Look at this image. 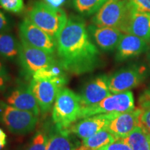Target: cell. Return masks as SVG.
<instances>
[{
    "label": "cell",
    "mask_w": 150,
    "mask_h": 150,
    "mask_svg": "<svg viewBox=\"0 0 150 150\" xmlns=\"http://www.w3.org/2000/svg\"><path fill=\"white\" fill-rule=\"evenodd\" d=\"M58 63L67 72L80 75L95 70L100 61V53L92 41L81 17L71 16L56 38Z\"/></svg>",
    "instance_id": "obj_1"
},
{
    "label": "cell",
    "mask_w": 150,
    "mask_h": 150,
    "mask_svg": "<svg viewBox=\"0 0 150 150\" xmlns=\"http://www.w3.org/2000/svg\"><path fill=\"white\" fill-rule=\"evenodd\" d=\"M27 18L56 40L68 20L66 13L61 8H56L41 1L33 4L28 11Z\"/></svg>",
    "instance_id": "obj_2"
},
{
    "label": "cell",
    "mask_w": 150,
    "mask_h": 150,
    "mask_svg": "<svg viewBox=\"0 0 150 150\" xmlns=\"http://www.w3.org/2000/svg\"><path fill=\"white\" fill-rule=\"evenodd\" d=\"M82 106L79 94L62 88L56 95L52 110V120L58 128L67 129L79 120Z\"/></svg>",
    "instance_id": "obj_3"
},
{
    "label": "cell",
    "mask_w": 150,
    "mask_h": 150,
    "mask_svg": "<svg viewBox=\"0 0 150 150\" xmlns=\"http://www.w3.org/2000/svg\"><path fill=\"white\" fill-rule=\"evenodd\" d=\"M131 8L127 0H107L92 18V23L99 27L119 29L127 33Z\"/></svg>",
    "instance_id": "obj_4"
},
{
    "label": "cell",
    "mask_w": 150,
    "mask_h": 150,
    "mask_svg": "<svg viewBox=\"0 0 150 150\" xmlns=\"http://www.w3.org/2000/svg\"><path fill=\"white\" fill-rule=\"evenodd\" d=\"M38 117L0 100V123L11 133L16 135L27 134L34 130Z\"/></svg>",
    "instance_id": "obj_5"
},
{
    "label": "cell",
    "mask_w": 150,
    "mask_h": 150,
    "mask_svg": "<svg viewBox=\"0 0 150 150\" xmlns=\"http://www.w3.org/2000/svg\"><path fill=\"white\" fill-rule=\"evenodd\" d=\"M134 99L132 92L110 95L97 104L81 108L79 120L99 114L122 113L134 110Z\"/></svg>",
    "instance_id": "obj_6"
},
{
    "label": "cell",
    "mask_w": 150,
    "mask_h": 150,
    "mask_svg": "<svg viewBox=\"0 0 150 150\" xmlns=\"http://www.w3.org/2000/svg\"><path fill=\"white\" fill-rule=\"evenodd\" d=\"M20 40L33 47L44 50L48 53H56V40L35 25L26 17L19 24Z\"/></svg>",
    "instance_id": "obj_7"
},
{
    "label": "cell",
    "mask_w": 150,
    "mask_h": 150,
    "mask_svg": "<svg viewBox=\"0 0 150 150\" xmlns=\"http://www.w3.org/2000/svg\"><path fill=\"white\" fill-rule=\"evenodd\" d=\"M18 59L26 72L33 74L35 72L58 63L53 54L29 45L20 40Z\"/></svg>",
    "instance_id": "obj_8"
},
{
    "label": "cell",
    "mask_w": 150,
    "mask_h": 150,
    "mask_svg": "<svg viewBox=\"0 0 150 150\" xmlns=\"http://www.w3.org/2000/svg\"><path fill=\"white\" fill-rule=\"evenodd\" d=\"M145 69L138 65L125 67L108 76V88L112 94L123 93L134 88L145 77Z\"/></svg>",
    "instance_id": "obj_9"
},
{
    "label": "cell",
    "mask_w": 150,
    "mask_h": 150,
    "mask_svg": "<svg viewBox=\"0 0 150 150\" xmlns=\"http://www.w3.org/2000/svg\"><path fill=\"white\" fill-rule=\"evenodd\" d=\"M31 91L36 99L40 112L45 114L51 110L55 99L61 90L51 80L33 78L30 83Z\"/></svg>",
    "instance_id": "obj_10"
},
{
    "label": "cell",
    "mask_w": 150,
    "mask_h": 150,
    "mask_svg": "<svg viewBox=\"0 0 150 150\" xmlns=\"http://www.w3.org/2000/svg\"><path fill=\"white\" fill-rule=\"evenodd\" d=\"M110 95L108 76L106 75L97 76L89 81L79 94L82 107L99 103Z\"/></svg>",
    "instance_id": "obj_11"
},
{
    "label": "cell",
    "mask_w": 150,
    "mask_h": 150,
    "mask_svg": "<svg viewBox=\"0 0 150 150\" xmlns=\"http://www.w3.org/2000/svg\"><path fill=\"white\" fill-rule=\"evenodd\" d=\"M117 113L99 114L82 118L67 129L71 134L81 139L89 138L107 127L110 120Z\"/></svg>",
    "instance_id": "obj_12"
},
{
    "label": "cell",
    "mask_w": 150,
    "mask_h": 150,
    "mask_svg": "<svg viewBox=\"0 0 150 150\" xmlns=\"http://www.w3.org/2000/svg\"><path fill=\"white\" fill-rule=\"evenodd\" d=\"M6 102L18 109L31 112L38 117L40 113V107L30 84H21L16 88L6 97Z\"/></svg>",
    "instance_id": "obj_13"
},
{
    "label": "cell",
    "mask_w": 150,
    "mask_h": 150,
    "mask_svg": "<svg viewBox=\"0 0 150 150\" xmlns=\"http://www.w3.org/2000/svg\"><path fill=\"white\" fill-rule=\"evenodd\" d=\"M139 108L128 112L117 113L108 122L106 129L117 139L125 138L131 131L139 126Z\"/></svg>",
    "instance_id": "obj_14"
},
{
    "label": "cell",
    "mask_w": 150,
    "mask_h": 150,
    "mask_svg": "<svg viewBox=\"0 0 150 150\" xmlns=\"http://www.w3.org/2000/svg\"><path fill=\"white\" fill-rule=\"evenodd\" d=\"M90 35L101 50L110 52L117 48L124 33L119 29L108 27H99L92 24L88 27Z\"/></svg>",
    "instance_id": "obj_15"
},
{
    "label": "cell",
    "mask_w": 150,
    "mask_h": 150,
    "mask_svg": "<svg viewBox=\"0 0 150 150\" xmlns=\"http://www.w3.org/2000/svg\"><path fill=\"white\" fill-rule=\"evenodd\" d=\"M147 43L131 33H124L117 47L115 59L123 61L140 55L147 50Z\"/></svg>",
    "instance_id": "obj_16"
},
{
    "label": "cell",
    "mask_w": 150,
    "mask_h": 150,
    "mask_svg": "<svg viewBox=\"0 0 150 150\" xmlns=\"http://www.w3.org/2000/svg\"><path fill=\"white\" fill-rule=\"evenodd\" d=\"M71 134L68 129H61L55 126L49 135L46 150H77L79 143Z\"/></svg>",
    "instance_id": "obj_17"
},
{
    "label": "cell",
    "mask_w": 150,
    "mask_h": 150,
    "mask_svg": "<svg viewBox=\"0 0 150 150\" xmlns=\"http://www.w3.org/2000/svg\"><path fill=\"white\" fill-rule=\"evenodd\" d=\"M127 33L136 35L147 42H150V13L131 9Z\"/></svg>",
    "instance_id": "obj_18"
},
{
    "label": "cell",
    "mask_w": 150,
    "mask_h": 150,
    "mask_svg": "<svg viewBox=\"0 0 150 150\" xmlns=\"http://www.w3.org/2000/svg\"><path fill=\"white\" fill-rule=\"evenodd\" d=\"M117 140L107 129L104 128L93 136L85 138L79 150H97Z\"/></svg>",
    "instance_id": "obj_19"
},
{
    "label": "cell",
    "mask_w": 150,
    "mask_h": 150,
    "mask_svg": "<svg viewBox=\"0 0 150 150\" xmlns=\"http://www.w3.org/2000/svg\"><path fill=\"white\" fill-rule=\"evenodd\" d=\"M124 139L131 150H150V134L140 126L135 127Z\"/></svg>",
    "instance_id": "obj_20"
},
{
    "label": "cell",
    "mask_w": 150,
    "mask_h": 150,
    "mask_svg": "<svg viewBox=\"0 0 150 150\" xmlns=\"http://www.w3.org/2000/svg\"><path fill=\"white\" fill-rule=\"evenodd\" d=\"M20 42L11 33H0V56L7 60L18 58Z\"/></svg>",
    "instance_id": "obj_21"
},
{
    "label": "cell",
    "mask_w": 150,
    "mask_h": 150,
    "mask_svg": "<svg viewBox=\"0 0 150 150\" xmlns=\"http://www.w3.org/2000/svg\"><path fill=\"white\" fill-rule=\"evenodd\" d=\"M107 0H71V6L82 16L95 14Z\"/></svg>",
    "instance_id": "obj_22"
},
{
    "label": "cell",
    "mask_w": 150,
    "mask_h": 150,
    "mask_svg": "<svg viewBox=\"0 0 150 150\" xmlns=\"http://www.w3.org/2000/svg\"><path fill=\"white\" fill-rule=\"evenodd\" d=\"M138 105L140 110L139 126L150 134V99L145 94H142L138 100Z\"/></svg>",
    "instance_id": "obj_23"
},
{
    "label": "cell",
    "mask_w": 150,
    "mask_h": 150,
    "mask_svg": "<svg viewBox=\"0 0 150 150\" xmlns=\"http://www.w3.org/2000/svg\"><path fill=\"white\" fill-rule=\"evenodd\" d=\"M49 136L44 131H38L31 140L20 150H46Z\"/></svg>",
    "instance_id": "obj_24"
},
{
    "label": "cell",
    "mask_w": 150,
    "mask_h": 150,
    "mask_svg": "<svg viewBox=\"0 0 150 150\" xmlns=\"http://www.w3.org/2000/svg\"><path fill=\"white\" fill-rule=\"evenodd\" d=\"M0 7L12 13H20L24 9V0H0Z\"/></svg>",
    "instance_id": "obj_25"
},
{
    "label": "cell",
    "mask_w": 150,
    "mask_h": 150,
    "mask_svg": "<svg viewBox=\"0 0 150 150\" xmlns=\"http://www.w3.org/2000/svg\"><path fill=\"white\" fill-rule=\"evenodd\" d=\"M132 10L150 13V0H127Z\"/></svg>",
    "instance_id": "obj_26"
},
{
    "label": "cell",
    "mask_w": 150,
    "mask_h": 150,
    "mask_svg": "<svg viewBox=\"0 0 150 150\" xmlns=\"http://www.w3.org/2000/svg\"><path fill=\"white\" fill-rule=\"evenodd\" d=\"M97 150H131V149L124 138H120Z\"/></svg>",
    "instance_id": "obj_27"
},
{
    "label": "cell",
    "mask_w": 150,
    "mask_h": 150,
    "mask_svg": "<svg viewBox=\"0 0 150 150\" xmlns=\"http://www.w3.org/2000/svg\"><path fill=\"white\" fill-rule=\"evenodd\" d=\"M11 20L8 18L6 15L0 11V33L8 32L11 29Z\"/></svg>",
    "instance_id": "obj_28"
},
{
    "label": "cell",
    "mask_w": 150,
    "mask_h": 150,
    "mask_svg": "<svg viewBox=\"0 0 150 150\" xmlns=\"http://www.w3.org/2000/svg\"><path fill=\"white\" fill-rule=\"evenodd\" d=\"M68 0H44L45 2L56 8H61L66 4Z\"/></svg>",
    "instance_id": "obj_29"
},
{
    "label": "cell",
    "mask_w": 150,
    "mask_h": 150,
    "mask_svg": "<svg viewBox=\"0 0 150 150\" xmlns=\"http://www.w3.org/2000/svg\"><path fill=\"white\" fill-rule=\"evenodd\" d=\"M8 79V76H0V94L6 89Z\"/></svg>",
    "instance_id": "obj_30"
},
{
    "label": "cell",
    "mask_w": 150,
    "mask_h": 150,
    "mask_svg": "<svg viewBox=\"0 0 150 150\" xmlns=\"http://www.w3.org/2000/svg\"><path fill=\"white\" fill-rule=\"evenodd\" d=\"M0 76H8L6 69L1 61H0Z\"/></svg>",
    "instance_id": "obj_31"
},
{
    "label": "cell",
    "mask_w": 150,
    "mask_h": 150,
    "mask_svg": "<svg viewBox=\"0 0 150 150\" xmlns=\"http://www.w3.org/2000/svg\"><path fill=\"white\" fill-rule=\"evenodd\" d=\"M0 140L3 142V143H6V135L4 133L2 129L0 128Z\"/></svg>",
    "instance_id": "obj_32"
},
{
    "label": "cell",
    "mask_w": 150,
    "mask_h": 150,
    "mask_svg": "<svg viewBox=\"0 0 150 150\" xmlns=\"http://www.w3.org/2000/svg\"><path fill=\"white\" fill-rule=\"evenodd\" d=\"M6 145V144H4V143H3L1 141V140H0V150H1L3 149L4 147V146Z\"/></svg>",
    "instance_id": "obj_33"
},
{
    "label": "cell",
    "mask_w": 150,
    "mask_h": 150,
    "mask_svg": "<svg viewBox=\"0 0 150 150\" xmlns=\"http://www.w3.org/2000/svg\"><path fill=\"white\" fill-rule=\"evenodd\" d=\"M148 59L150 62V49H149V54H148Z\"/></svg>",
    "instance_id": "obj_34"
},
{
    "label": "cell",
    "mask_w": 150,
    "mask_h": 150,
    "mask_svg": "<svg viewBox=\"0 0 150 150\" xmlns=\"http://www.w3.org/2000/svg\"><path fill=\"white\" fill-rule=\"evenodd\" d=\"M149 91H150V88H149Z\"/></svg>",
    "instance_id": "obj_35"
}]
</instances>
